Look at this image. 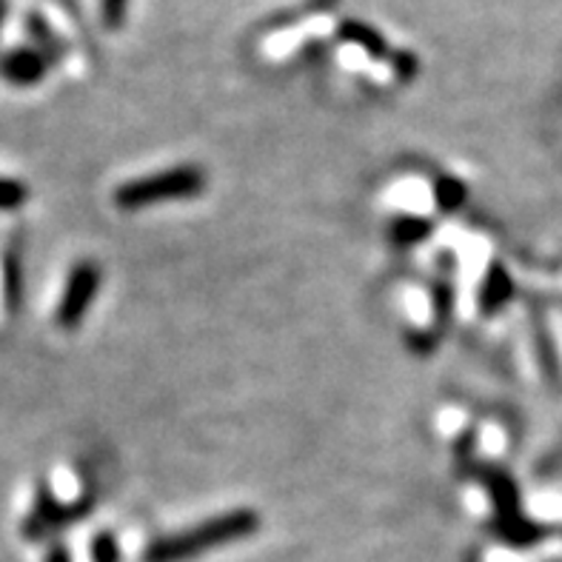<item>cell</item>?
I'll return each mask as SVG.
<instances>
[{
	"label": "cell",
	"mask_w": 562,
	"mask_h": 562,
	"mask_svg": "<svg viewBox=\"0 0 562 562\" xmlns=\"http://www.w3.org/2000/svg\"><path fill=\"white\" fill-rule=\"evenodd\" d=\"M46 562H71L69 551H66L64 546H55V549L49 551V557H46Z\"/></svg>",
	"instance_id": "obj_15"
},
{
	"label": "cell",
	"mask_w": 562,
	"mask_h": 562,
	"mask_svg": "<svg viewBox=\"0 0 562 562\" xmlns=\"http://www.w3.org/2000/svg\"><path fill=\"white\" fill-rule=\"evenodd\" d=\"M340 37L349 43H357V46H363L371 57H383L389 55V43L385 37L380 35L378 29H371L369 23H360V21H346L340 26Z\"/></svg>",
	"instance_id": "obj_7"
},
{
	"label": "cell",
	"mask_w": 562,
	"mask_h": 562,
	"mask_svg": "<svg viewBox=\"0 0 562 562\" xmlns=\"http://www.w3.org/2000/svg\"><path fill=\"white\" fill-rule=\"evenodd\" d=\"M260 528V517L251 508H237V512L221 514L212 520L200 522V526L171 535L166 540L155 542L146 551V562H189L198 554L221 549V546H232L246 537H251Z\"/></svg>",
	"instance_id": "obj_1"
},
{
	"label": "cell",
	"mask_w": 562,
	"mask_h": 562,
	"mask_svg": "<svg viewBox=\"0 0 562 562\" xmlns=\"http://www.w3.org/2000/svg\"><path fill=\"white\" fill-rule=\"evenodd\" d=\"M49 64V57L43 55L37 46H14V49H7L0 55V78L9 86L29 89V86H37L46 78Z\"/></svg>",
	"instance_id": "obj_4"
},
{
	"label": "cell",
	"mask_w": 562,
	"mask_h": 562,
	"mask_svg": "<svg viewBox=\"0 0 562 562\" xmlns=\"http://www.w3.org/2000/svg\"><path fill=\"white\" fill-rule=\"evenodd\" d=\"M428 223L426 221H417V217H403V221H397L392 226V237L394 243H400V246H414V243H420L423 237L428 235Z\"/></svg>",
	"instance_id": "obj_9"
},
{
	"label": "cell",
	"mask_w": 562,
	"mask_h": 562,
	"mask_svg": "<svg viewBox=\"0 0 562 562\" xmlns=\"http://www.w3.org/2000/svg\"><path fill=\"white\" fill-rule=\"evenodd\" d=\"M465 200V186L454 178H440L437 180V203L442 212H454L463 206Z\"/></svg>",
	"instance_id": "obj_11"
},
{
	"label": "cell",
	"mask_w": 562,
	"mask_h": 562,
	"mask_svg": "<svg viewBox=\"0 0 562 562\" xmlns=\"http://www.w3.org/2000/svg\"><path fill=\"white\" fill-rule=\"evenodd\" d=\"M100 266L92 260H80L75 269L69 271L64 285V297L57 303V326L60 328H75L86 317L89 306L94 303L100 292Z\"/></svg>",
	"instance_id": "obj_3"
},
{
	"label": "cell",
	"mask_w": 562,
	"mask_h": 562,
	"mask_svg": "<svg viewBox=\"0 0 562 562\" xmlns=\"http://www.w3.org/2000/svg\"><path fill=\"white\" fill-rule=\"evenodd\" d=\"M3 274H7V306H9V312H18V303H21V297H23L21 260H18L14 255H9Z\"/></svg>",
	"instance_id": "obj_10"
},
{
	"label": "cell",
	"mask_w": 562,
	"mask_h": 562,
	"mask_svg": "<svg viewBox=\"0 0 562 562\" xmlns=\"http://www.w3.org/2000/svg\"><path fill=\"white\" fill-rule=\"evenodd\" d=\"M92 557L94 562H117L121 560V549L112 535H98L92 542Z\"/></svg>",
	"instance_id": "obj_13"
},
{
	"label": "cell",
	"mask_w": 562,
	"mask_h": 562,
	"mask_svg": "<svg viewBox=\"0 0 562 562\" xmlns=\"http://www.w3.org/2000/svg\"><path fill=\"white\" fill-rule=\"evenodd\" d=\"M126 9L128 0H100V14H103V23H106L109 29L123 26V21H126Z\"/></svg>",
	"instance_id": "obj_14"
},
{
	"label": "cell",
	"mask_w": 562,
	"mask_h": 562,
	"mask_svg": "<svg viewBox=\"0 0 562 562\" xmlns=\"http://www.w3.org/2000/svg\"><path fill=\"white\" fill-rule=\"evenodd\" d=\"M80 512H86V503H80V506L75 508H64L55 497H52L49 488H41V494H37L35 499V508L29 514L23 531H26L29 540H41L43 535H52L57 528H64L66 522L78 520Z\"/></svg>",
	"instance_id": "obj_5"
},
{
	"label": "cell",
	"mask_w": 562,
	"mask_h": 562,
	"mask_svg": "<svg viewBox=\"0 0 562 562\" xmlns=\"http://www.w3.org/2000/svg\"><path fill=\"white\" fill-rule=\"evenodd\" d=\"M29 192L26 186L18 183V180L0 178V212H12V209H21L26 203Z\"/></svg>",
	"instance_id": "obj_12"
},
{
	"label": "cell",
	"mask_w": 562,
	"mask_h": 562,
	"mask_svg": "<svg viewBox=\"0 0 562 562\" xmlns=\"http://www.w3.org/2000/svg\"><path fill=\"white\" fill-rule=\"evenodd\" d=\"M206 189V175L198 166H175V169L157 171L149 178H137L123 183L114 192V203L126 212L135 209L171 203V200H192Z\"/></svg>",
	"instance_id": "obj_2"
},
{
	"label": "cell",
	"mask_w": 562,
	"mask_h": 562,
	"mask_svg": "<svg viewBox=\"0 0 562 562\" xmlns=\"http://www.w3.org/2000/svg\"><path fill=\"white\" fill-rule=\"evenodd\" d=\"M26 29H29V35H32V41L37 43V49L49 57V60H57V55H60L64 46H60V41H57L55 32L49 29V23L43 21L41 14H29Z\"/></svg>",
	"instance_id": "obj_8"
},
{
	"label": "cell",
	"mask_w": 562,
	"mask_h": 562,
	"mask_svg": "<svg viewBox=\"0 0 562 562\" xmlns=\"http://www.w3.org/2000/svg\"><path fill=\"white\" fill-rule=\"evenodd\" d=\"M514 294V283L512 278L506 274V269H499V266H492L488 271V278H485L483 294H480V306H483L485 314H494L497 308H503L512 300Z\"/></svg>",
	"instance_id": "obj_6"
},
{
	"label": "cell",
	"mask_w": 562,
	"mask_h": 562,
	"mask_svg": "<svg viewBox=\"0 0 562 562\" xmlns=\"http://www.w3.org/2000/svg\"><path fill=\"white\" fill-rule=\"evenodd\" d=\"M9 18V0H0V32H3V23Z\"/></svg>",
	"instance_id": "obj_16"
}]
</instances>
